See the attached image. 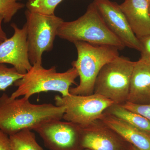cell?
I'll use <instances>...</instances> for the list:
<instances>
[{
    "mask_svg": "<svg viewBox=\"0 0 150 150\" xmlns=\"http://www.w3.org/2000/svg\"><path fill=\"white\" fill-rule=\"evenodd\" d=\"M150 0H125L119 5L138 39L150 34Z\"/></svg>",
    "mask_w": 150,
    "mask_h": 150,
    "instance_id": "cell-12",
    "label": "cell"
},
{
    "mask_svg": "<svg viewBox=\"0 0 150 150\" xmlns=\"http://www.w3.org/2000/svg\"><path fill=\"white\" fill-rule=\"evenodd\" d=\"M57 36L72 43L83 41L96 46H112L122 50L126 46L110 30L93 2L77 19L64 21Z\"/></svg>",
    "mask_w": 150,
    "mask_h": 150,
    "instance_id": "cell-2",
    "label": "cell"
},
{
    "mask_svg": "<svg viewBox=\"0 0 150 150\" xmlns=\"http://www.w3.org/2000/svg\"><path fill=\"white\" fill-rule=\"evenodd\" d=\"M81 128V144L83 149H127L129 143L100 119Z\"/></svg>",
    "mask_w": 150,
    "mask_h": 150,
    "instance_id": "cell-9",
    "label": "cell"
},
{
    "mask_svg": "<svg viewBox=\"0 0 150 150\" xmlns=\"http://www.w3.org/2000/svg\"><path fill=\"white\" fill-rule=\"evenodd\" d=\"M93 3L108 27L126 47L140 51L139 40L131 29L119 5L110 0H94Z\"/></svg>",
    "mask_w": 150,
    "mask_h": 150,
    "instance_id": "cell-10",
    "label": "cell"
},
{
    "mask_svg": "<svg viewBox=\"0 0 150 150\" xmlns=\"http://www.w3.org/2000/svg\"><path fill=\"white\" fill-rule=\"evenodd\" d=\"M127 150H140L139 149H137L136 147L134 146L133 145L129 144V146H128V148H127Z\"/></svg>",
    "mask_w": 150,
    "mask_h": 150,
    "instance_id": "cell-24",
    "label": "cell"
},
{
    "mask_svg": "<svg viewBox=\"0 0 150 150\" xmlns=\"http://www.w3.org/2000/svg\"><path fill=\"white\" fill-rule=\"evenodd\" d=\"M4 21V18L1 16L0 15V44L7 39L6 34L3 30L2 27V23Z\"/></svg>",
    "mask_w": 150,
    "mask_h": 150,
    "instance_id": "cell-23",
    "label": "cell"
},
{
    "mask_svg": "<svg viewBox=\"0 0 150 150\" xmlns=\"http://www.w3.org/2000/svg\"><path fill=\"white\" fill-rule=\"evenodd\" d=\"M149 16L150 18V0L149 2Z\"/></svg>",
    "mask_w": 150,
    "mask_h": 150,
    "instance_id": "cell-25",
    "label": "cell"
},
{
    "mask_svg": "<svg viewBox=\"0 0 150 150\" xmlns=\"http://www.w3.org/2000/svg\"><path fill=\"white\" fill-rule=\"evenodd\" d=\"M63 0H28L26 6L30 11L52 15L57 6Z\"/></svg>",
    "mask_w": 150,
    "mask_h": 150,
    "instance_id": "cell-17",
    "label": "cell"
},
{
    "mask_svg": "<svg viewBox=\"0 0 150 150\" xmlns=\"http://www.w3.org/2000/svg\"><path fill=\"white\" fill-rule=\"evenodd\" d=\"M127 102L137 104L150 103V62H136L131 76Z\"/></svg>",
    "mask_w": 150,
    "mask_h": 150,
    "instance_id": "cell-14",
    "label": "cell"
},
{
    "mask_svg": "<svg viewBox=\"0 0 150 150\" xmlns=\"http://www.w3.org/2000/svg\"><path fill=\"white\" fill-rule=\"evenodd\" d=\"M136 62L118 56L102 67L95 83L94 93L122 105L127 102Z\"/></svg>",
    "mask_w": 150,
    "mask_h": 150,
    "instance_id": "cell-5",
    "label": "cell"
},
{
    "mask_svg": "<svg viewBox=\"0 0 150 150\" xmlns=\"http://www.w3.org/2000/svg\"><path fill=\"white\" fill-rule=\"evenodd\" d=\"M11 25L13 35L0 44V64H10L20 74H25L32 67L28 58L26 25L22 28L15 23Z\"/></svg>",
    "mask_w": 150,
    "mask_h": 150,
    "instance_id": "cell-11",
    "label": "cell"
},
{
    "mask_svg": "<svg viewBox=\"0 0 150 150\" xmlns=\"http://www.w3.org/2000/svg\"><path fill=\"white\" fill-rule=\"evenodd\" d=\"M83 150H90L87 149H84Z\"/></svg>",
    "mask_w": 150,
    "mask_h": 150,
    "instance_id": "cell-26",
    "label": "cell"
},
{
    "mask_svg": "<svg viewBox=\"0 0 150 150\" xmlns=\"http://www.w3.org/2000/svg\"><path fill=\"white\" fill-rule=\"evenodd\" d=\"M24 4L17 0H0V15L6 23L10 22L19 10L23 8Z\"/></svg>",
    "mask_w": 150,
    "mask_h": 150,
    "instance_id": "cell-19",
    "label": "cell"
},
{
    "mask_svg": "<svg viewBox=\"0 0 150 150\" xmlns=\"http://www.w3.org/2000/svg\"><path fill=\"white\" fill-rule=\"evenodd\" d=\"M0 150H13L9 135L0 129Z\"/></svg>",
    "mask_w": 150,
    "mask_h": 150,
    "instance_id": "cell-22",
    "label": "cell"
},
{
    "mask_svg": "<svg viewBox=\"0 0 150 150\" xmlns=\"http://www.w3.org/2000/svg\"><path fill=\"white\" fill-rule=\"evenodd\" d=\"M24 75L20 74L14 67L8 68L5 64H0V91H5Z\"/></svg>",
    "mask_w": 150,
    "mask_h": 150,
    "instance_id": "cell-18",
    "label": "cell"
},
{
    "mask_svg": "<svg viewBox=\"0 0 150 150\" xmlns=\"http://www.w3.org/2000/svg\"><path fill=\"white\" fill-rule=\"evenodd\" d=\"M23 97H0V129L9 136L23 130H34L49 121L62 120L65 108L51 103L33 104Z\"/></svg>",
    "mask_w": 150,
    "mask_h": 150,
    "instance_id": "cell-1",
    "label": "cell"
},
{
    "mask_svg": "<svg viewBox=\"0 0 150 150\" xmlns=\"http://www.w3.org/2000/svg\"><path fill=\"white\" fill-rule=\"evenodd\" d=\"M121 105L128 110L139 113L146 118L150 122V103L147 104H137L126 102Z\"/></svg>",
    "mask_w": 150,
    "mask_h": 150,
    "instance_id": "cell-20",
    "label": "cell"
},
{
    "mask_svg": "<svg viewBox=\"0 0 150 150\" xmlns=\"http://www.w3.org/2000/svg\"><path fill=\"white\" fill-rule=\"evenodd\" d=\"M9 137L13 150H44L37 143L35 134L30 129H23Z\"/></svg>",
    "mask_w": 150,
    "mask_h": 150,
    "instance_id": "cell-16",
    "label": "cell"
},
{
    "mask_svg": "<svg viewBox=\"0 0 150 150\" xmlns=\"http://www.w3.org/2000/svg\"><path fill=\"white\" fill-rule=\"evenodd\" d=\"M79 74L74 67L64 72H57L56 67L46 69L42 65H33L21 79L15 82L17 87L11 95L12 98L23 96L30 98L35 94L43 92L56 91L62 96L70 95L69 90Z\"/></svg>",
    "mask_w": 150,
    "mask_h": 150,
    "instance_id": "cell-4",
    "label": "cell"
},
{
    "mask_svg": "<svg viewBox=\"0 0 150 150\" xmlns=\"http://www.w3.org/2000/svg\"><path fill=\"white\" fill-rule=\"evenodd\" d=\"M25 14L30 62L32 66L42 65V55L53 49L57 30L64 21L54 14H42L28 10Z\"/></svg>",
    "mask_w": 150,
    "mask_h": 150,
    "instance_id": "cell-6",
    "label": "cell"
},
{
    "mask_svg": "<svg viewBox=\"0 0 150 150\" xmlns=\"http://www.w3.org/2000/svg\"><path fill=\"white\" fill-rule=\"evenodd\" d=\"M126 121L131 125L150 133V122L139 113L133 112L121 105L112 104L104 111Z\"/></svg>",
    "mask_w": 150,
    "mask_h": 150,
    "instance_id": "cell-15",
    "label": "cell"
},
{
    "mask_svg": "<svg viewBox=\"0 0 150 150\" xmlns=\"http://www.w3.org/2000/svg\"><path fill=\"white\" fill-rule=\"evenodd\" d=\"M49 150H83L81 144V128L61 120L43 123L34 129Z\"/></svg>",
    "mask_w": 150,
    "mask_h": 150,
    "instance_id": "cell-8",
    "label": "cell"
},
{
    "mask_svg": "<svg viewBox=\"0 0 150 150\" xmlns=\"http://www.w3.org/2000/svg\"><path fill=\"white\" fill-rule=\"evenodd\" d=\"M126 142L140 150H150V133L141 130L116 116L103 112L100 118Z\"/></svg>",
    "mask_w": 150,
    "mask_h": 150,
    "instance_id": "cell-13",
    "label": "cell"
},
{
    "mask_svg": "<svg viewBox=\"0 0 150 150\" xmlns=\"http://www.w3.org/2000/svg\"><path fill=\"white\" fill-rule=\"evenodd\" d=\"M17 1H21V0H17Z\"/></svg>",
    "mask_w": 150,
    "mask_h": 150,
    "instance_id": "cell-27",
    "label": "cell"
},
{
    "mask_svg": "<svg viewBox=\"0 0 150 150\" xmlns=\"http://www.w3.org/2000/svg\"><path fill=\"white\" fill-rule=\"evenodd\" d=\"M78 57L71 63L80 78L76 87H71L70 94L87 96L94 93L95 83L102 67L119 56L118 49L108 46H96L83 41L74 43Z\"/></svg>",
    "mask_w": 150,
    "mask_h": 150,
    "instance_id": "cell-3",
    "label": "cell"
},
{
    "mask_svg": "<svg viewBox=\"0 0 150 150\" xmlns=\"http://www.w3.org/2000/svg\"><path fill=\"white\" fill-rule=\"evenodd\" d=\"M54 100L55 105L65 108L62 119L81 127L99 119L105 110L114 104L110 100L95 93L87 96L56 95Z\"/></svg>",
    "mask_w": 150,
    "mask_h": 150,
    "instance_id": "cell-7",
    "label": "cell"
},
{
    "mask_svg": "<svg viewBox=\"0 0 150 150\" xmlns=\"http://www.w3.org/2000/svg\"><path fill=\"white\" fill-rule=\"evenodd\" d=\"M141 45L140 60L150 62V34L139 38Z\"/></svg>",
    "mask_w": 150,
    "mask_h": 150,
    "instance_id": "cell-21",
    "label": "cell"
}]
</instances>
